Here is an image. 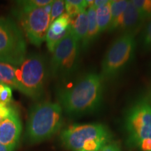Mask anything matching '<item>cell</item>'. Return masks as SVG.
I'll return each instance as SVG.
<instances>
[{
    "label": "cell",
    "instance_id": "1",
    "mask_svg": "<svg viewBox=\"0 0 151 151\" xmlns=\"http://www.w3.org/2000/svg\"><path fill=\"white\" fill-rule=\"evenodd\" d=\"M104 79L97 73L83 76L72 87L61 89L58 97L67 114L78 116L95 112L103 101Z\"/></svg>",
    "mask_w": 151,
    "mask_h": 151
},
{
    "label": "cell",
    "instance_id": "2",
    "mask_svg": "<svg viewBox=\"0 0 151 151\" xmlns=\"http://www.w3.org/2000/svg\"><path fill=\"white\" fill-rule=\"evenodd\" d=\"M62 123V109L58 103L43 101L30 109L27 138L32 143L47 140L59 131Z\"/></svg>",
    "mask_w": 151,
    "mask_h": 151
},
{
    "label": "cell",
    "instance_id": "3",
    "mask_svg": "<svg viewBox=\"0 0 151 151\" xmlns=\"http://www.w3.org/2000/svg\"><path fill=\"white\" fill-rule=\"evenodd\" d=\"M111 139L108 128L99 123L73 124L60 134L62 145L72 151H99Z\"/></svg>",
    "mask_w": 151,
    "mask_h": 151
},
{
    "label": "cell",
    "instance_id": "4",
    "mask_svg": "<svg viewBox=\"0 0 151 151\" xmlns=\"http://www.w3.org/2000/svg\"><path fill=\"white\" fill-rule=\"evenodd\" d=\"M128 143L141 151H151V105L141 99L128 109L124 119Z\"/></svg>",
    "mask_w": 151,
    "mask_h": 151
},
{
    "label": "cell",
    "instance_id": "5",
    "mask_svg": "<svg viewBox=\"0 0 151 151\" xmlns=\"http://www.w3.org/2000/svg\"><path fill=\"white\" fill-rule=\"evenodd\" d=\"M47 76L48 67L44 57L29 55L16 67L17 90L32 99H39L43 93Z\"/></svg>",
    "mask_w": 151,
    "mask_h": 151
},
{
    "label": "cell",
    "instance_id": "6",
    "mask_svg": "<svg viewBox=\"0 0 151 151\" xmlns=\"http://www.w3.org/2000/svg\"><path fill=\"white\" fill-rule=\"evenodd\" d=\"M135 34L124 33L111 43L101 62L104 81L113 79L123 72L134 58Z\"/></svg>",
    "mask_w": 151,
    "mask_h": 151
},
{
    "label": "cell",
    "instance_id": "7",
    "mask_svg": "<svg viewBox=\"0 0 151 151\" xmlns=\"http://www.w3.org/2000/svg\"><path fill=\"white\" fill-rule=\"evenodd\" d=\"M21 29L10 18L0 19V62L18 67L26 55Z\"/></svg>",
    "mask_w": 151,
    "mask_h": 151
},
{
    "label": "cell",
    "instance_id": "8",
    "mask_svg": "<svg viewBox=\"0 0 151 151\" xmlns=\"http://www.w3.org/2000/svg\"><path fill=\"white\" fill-rule=\"evenodd\" d=\"M50 60L49 70L56 78H67L76 71L78 66L80 46L71 32L59 43Z\"/></svg>",
    "mask_w": 151,
    "mask_h": 151
},
{
    "label": "cell",
    "instance_id": "9",
    "mask_svg": "<svg viewBox=\"0 0 151 151\" xmlns=\"http://www.w3.org/2000/svg\"><path fill=\"white\" fill-rule=\"evenodd\" d=\"M52 2L44 7L27 11L16 10L15 12L26 37L30 42L37 46H40L46 40L50 27Z\"/></svg>",
    "mask_w": 151,
    "mask_h": 151
},
{
    "label": "cell",
    "instance_id": "10",
    "mask_svg": "<svg viewBox=\"0 0 151 151\" xmlns=\"http://www.w3.org/2000/svg\"><path fill=\"white\" fill-rule=\"evenodd\" d=\"M22 124L16 109L0 123V143L14 151L20 139Z\"/></svg>",
    "mask_w": 151,
    "mask_h": 151
},
{
    "label": "cell",
    "instance_id": "11",
    "mask_svg": "<svg viewBox=\"0 0 151 151\" xmlns=\"http://www.w3.org/2000/svg\"><path fill=\"white\" fill-rule=\"evenodd\" d=\"M145 19L138 9L129 1L127 8L122 15L118 29L124 33L135 34L142 26Z\"/></svg>",
    "mask_w": 151,
    "mask_h": 151
},
{
    "label": "cell",
    "instance_id": "12",
    "mask_svg": "<svg viewBox=\"0 0 151 151\" xmlns=\"http://www.w3.org/2000/svg\"><path fill=\"white\" fill-rule=\"evenodd\" d=\"M71 31L76 40L81 45L86 40L88 30V11H84L75 18H71Z\"/></svg>",
    "mask_w": 151,
    "mask_h": 151
},
{
    "label": "cell",
    "instance_id": "13",
    "mask_svg": "<svg viewBox=\"0 0 151 151\" xmlns=\"http://www.w3.org/2000/svg\"><path fill=\"white\" fill-rule=\"evenodd\" d=\"M129 1L125 0H113L111 1V19L108 31L110 32L116 31L119 28L120 21L124 11L127 8Z\"/></svg>",
    "mask_w": 151,
    "mask_h": 151
},
{
    "label": "cell",
    "instance_id": "14",
    "mask_svg": "<svg viewBox=\"0 0 151 151\" xmlns=\"http://www.w3.org/2000/svg\"><path fill=\"white\" fill-rule=\"evenodd\" d=\"M88 30L87 37L84 43L81 45L83 50L88 48L93 43L100 35L98 28L97 18H96V9L93 7H89L88 10Z\"/></svg>",
    "mask_w": 151,
    "mask_h": 151
},
{
    "label": "cell",
    "instance_id": "15",
    "mask_svg": "<svg viewBox=\"0 0 151 151\" xmlns=\"http://www.w3.org/2000/svg\"><path fill=\"white\" fill-rule=\"evenodd\" d=\"M0 83L18 89L16 67L0 62Z\"/></svg>",
    "mask_w": 151,
    "mask_h": 151
},
{
    "label": "cell",
    "instance_id": "16",
    "mask_svg": "<svg viewBox=\"0 0 151 151\" xmlns=\"http://www.w3.org/2000/svg\"><path fill=\"white\" fill-rule=\"evenodd\" d=\"M96 18L100 34L109 29L111 19V1L96 9Z\"/></svg>",
    "mask_w": 151,
    "mask_h": 151
},
{
    "label": "cell",
    "instance_id": "17",
    "mask_svg": "<svg viewBox=\"0 0 151 151\" xmlns=\"http://www.w3.org/2000/svg\"><path fill=\"white\" fill-rule=\"evenodd\" d=\"M71 21V18L67 13H65L51 22L49 29L55 35H61L69 29L70 27Z\"/></svg>",
    "mask_w": 151,
    "mask_h": 151
},
{
    "label": "cell",
    "instance_id": "18",
    "mask_svg": "<svg viewBox=\"0 0 151 151\" xmlns=\"http://www.w3.org/2000/svg\"><path fill=\"white\" fill-rule=\"evenodd\" d=\"M65 10L71 18H75L88 6L87 1L84 0H67L65 1Z\"/></svg>",
    "mask_w": 151,
    "mask_h": 151
},
{
    "label": "cell",
    "instance_id": "19",
    "mask_svg": "<svg viewBox=\"0 0 151 151\" xmlns=\"http://www.w3.org/2000/svg\"><path fill=\"white\" fill-rule=\"evenodd\" d=\"M71 32V27H69L67 31H65V32H63L61 35H55L50 31V29H48V32H47L46 37V44L47 47H48V50L52 53H53L55 50L57 48V46L59 45V43L63 40Z\"/></svg>",
    "mask_w": 151,
    "mask_h": 151
},
{
    "label": "cell",
    "instance_id": "20",
    "mask_svg": "<svg viewBox=\"0 0 151 151\" xmlns=\"http://www.w3.org/2000/svg\"><path fill=\"white\" fill-rule=\"evenodd\" d=\"M52 0H25V1H18L17 4L18 8L17 10L27 11L37 8L44 7L52 2Z\"/></svg>",
    "mask_w": 151,
    "mask_h": 151
},
{
    "label": "cell",
    "instance_id": "21",
    "mask_svg": "<svg viewBox=\"0 0 151 151\" xmlns=\"http://www.w3.org/2000/svg\"><path fill=\"white\" fill-rule=\"evenodd\" d=\"M131 2L140 12L145 20L151 18L150 0H132Z\"/></svg>",
    "mask_w": 151,
    "mask_h": 151
},
{
    "label": "cell",
    "instance_id": "22",
    "mask_svg": "<svg viewBox=\"0 0 151 151\" xmlns=\"http://www.w3.org/2000/svg\"><path fill=\"white\" fill-rule=\"evenodd\" d=\"M12 100V89L11 87L4 85L0 89V107L9 106Z\"/></svg>",
    "mask_w": 151,
    "mask_h": 151
},
{
    "label": "cell",
    "instance_id": "23",
    "mask_svg": "<svg viewBox=\"0 0 151 151\" xmlns=\"http://www.w3.org/2000/svg\"><path fill=\"white\" fill-rule=\"evenodd\" d=\"M65 9V1H62V0L53 1L52 4L51 11H50V22H52L55 20L62 16Z\"/></svg>",
    "mask_w": 151,
    "mask_h": 151
},
{
    "label": "cell",
    "instance_id": "24",
    "mask_svg": "<svg viewBox=\"0 0 151 151\" xmlns=\"http://www.w3.org/2000/svg\"><path fill=\"white\" fill-rule=\"evenodd\" d=\"M142 45L145 50H151V20L143 31L142 36Z\"/></svg>",
    "mask_w": 151,
    "mask_h": 151
},
{
    "label": "cell",
    "instance_id": "25",
    "mask_svg": "<svg viewBox=\"0 0 151 151\" xmlns=\"http://www.w3.org/2000/svg\"><path fill=\"white\" fill-rule=\"evenodd\" d=\"M13 109L14 108L11 107L10 106L6 107H0V123L10 115Z\"/></svg>",
    "mask_w": 151,
    "mask_h": 151
},
{
    "label": "cell",
    "instance_id": "26",
    "mask_svg": "<svg viewBox=\"0 0 151 151\" xmlns=\"http://www.w3.org/2000/svg\"><path fill=\"white\" fill-rule=\"evenodd\" d=\"M99 151H121V150L117 143H110L104 146Z\"/></svg>",
    "mask_w": 151,
    "mask_h": 151
},
{
    "label": "cell",
    "instance_id": "27",
    "mask_svg": "<svg viewBox=\"0 0 151 151\" xmlns=\"http://www.w3.org/2000/svg\"><path fill=\"white\" fill-rule=\"evenodd\" d=\"M109 0H96V1H93L92 7H93V8L96 9L100 6H101L106 4H107Z\"/></svg>",
    "mask_w": 151,
    "mask_h": 151
},
{
    "label": "cell",
    "instance_id": "28",
    "mask_svg": "<svg viewBox=\"0 0 151 151\" xmlns=\"http://www.w3.org/2000/svg\"><path fill=\"white\" fill-rule=\"evenodd\" d=\"M0 151H11V150H9L7 147H6L5 146H4V145L1 144V143H0Z\"/></svg>",
    "mask_w": 151,
    "mask_h": 151
},
{
    "label": "cell",
    "instance_id": "29",
    "mask_svg": "<svg viewBox=\"0 0 151 151\" xmlns=\"http://www.w3.org/2000/svg\"><path fill=\"white\" fill-rule=\"evenodd\" d=\"M4 83H0V89H1V87H2V86H4Z\"/></svg>",
    "mask_w": 151,
    "mask_h": 151
}]
</instances>
